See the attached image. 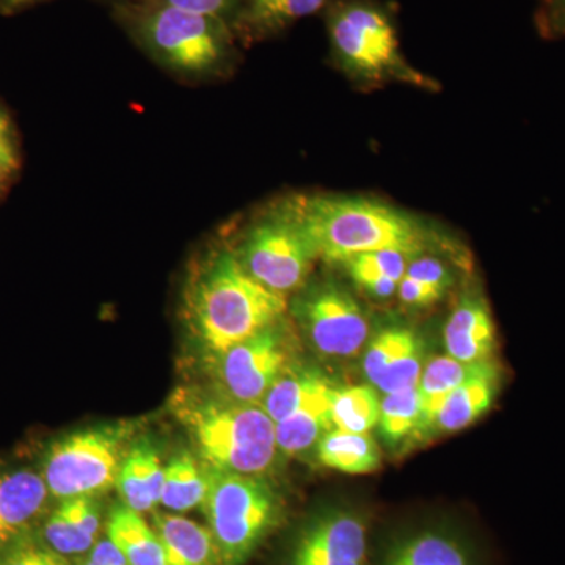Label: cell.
<instances>
[{"label":"cell","instance_id":"1","mask_svg":"<svg viewBox=\"0 0 565 565\" xmlns=\"http://www.w3.org/2000/svg\"><path fill=\"white\" fill-rule=\"evenodd\" d=\"M285 311L286 297L256 281L228 250L204 259L185 294L189 326L214 356L280 322Z\"/></svg>","mask_w":565,"mask_h":565},{"label":"cell","instance_id":"2","mask_svg":"<svg viewBox=\"0 0 565 565\" xmlns=\"http://www.w3.org/2000/svg\"><path fill=\"white\" fill-rule=\"evenodd\" d=\"M115 9L137 46L174 74L203 79L225 73L236 61V35L217 18L152 0L118 2Z\"/></svg>","mask_w":565,"mask_h":565},{"label":"cell","instance_id":"3","mask_svg":"<svg viewBox=\"0 0 565 565\" xmlns=\"http://www.w3.org/2000/svg\"><path fill=\"white\" fill-rule=\"evenodd\" d=\"M300 214L316 256L344 264L364 253L397 250L418 256L422 226L411 215L375 200L355 196H300Z\"/></svg>","mask_w":565,"mask_h":565},{"label":"cell","instance_id":"4","mask_svg":"<svg viewBox=\"0 0 565 565\" xmlns=\"http://www.w3.org/2000/svg\"><path fill=\"white\" fill-rule=\"evenodd\" d=\"M334 61L352 79L363 84L397 81L433 88L429 77L412 68L401 52L388 10L371 0H341L327 14Z\"/></svg>","mask_w":565,"mask_h":565},{"label":"cell","instance_id":"5","mask_svg":"<svg viewBox=\"0 0 565 565\" xmlns=\"http://www.w3.org/2000/svg\"><path fill=\"white\" fill-rule=\"evenodd\" d=\"M200 456L212 470L259 476L275 462V423L256 404L204 401L188 414Z\"/></svg>","mask_w":565,"mask_h":565},{"label":"cell","instance_id":"6","mask_svg":"<svg viewBox=\"0 0 565 565\" xmlns=\"http://www.w3.org/2000/svg\"><path fill=\"white\" fill-rule=\"evenodd\" d=\"M202 505L222 565L244 564L282 515L280 500L262 479L215 470Z\"/></svg>","mask_w":565,"mask_h":565},{"label":"cell","instance_id":"7","mask_svg":"<svg viewBox=\"0 0 565 565\" xmlns=\"http://www.w3.org/2000/svg\"><path fill=\"white\" fill-rule=\"evenodd\" d=\"M244 269L270 291L288 296L307 280L316 256L299 199L275 204L248 226L236 253Z\"/></svg>","mask_w":565,"mask_h":565},{"label":"cell","instance_id":"8","mask_svg":"<svg viewBox=\"0 0 565 565\" xmlns=\"http://www.w3.org/2000/svg\"><path fill=\"white\" fill-rule=\"evenodd\" d=\"M126 440L122 427H96L51 445L41 476L52 497L63 501L107 492L120 473Z\"/></svg>","mask_w":565,"mask_h":565},{"label":"cell","instance_id":"9","mask_svg":"<svg viewBox=\"0 0 565 565\" xmlns=\"http://www.w3.org/2000/svg\"><path fill=\"white\" fill-rule=\"evenodd\" d=\"M296 316L311 343L323 355H355L370 334L360 303L340 286L323 282L297 300Z\"/></svg>","mask_w":565,"mask_h":565},{"label":"cell","instance_id":"10","mask_svg":"<svg viewBox=\"0 0 565 565\" xmlns=\"http://www.w3.org/2000/svg\"><path fill=\"white\" fill-rule=\"evenodd\" d=\"M288 351L278 322L233 345L215 356L223 388L236 403H262L275 382L288 371Z\"/></svg>","mask_w":565,"mask_h":565},{"label":"cell","instance_id":"11","mask_svg":"<svg viewBox=\"0 0 565 565\" xmlns=\"http://www.w3.org/2000/svg\"><path fill=\"white\" fill-rule=\"evenodd\" d=\"M367 530L362 516L344 509L316 515L300 531L291 565H366Z\"/></svg>","mask_w":565,"mask_h":565},{"label":"cell","instance_id":"12","mask_svg":"<svg viewBox=\"0 0 565 565\" xmlns=\"http://www.w3.org/2000/svg\"><path fill=\"white\" fill-rule=\"evenodd\" d=\"M50 489L28 468L0 471V548L29 533L46 509Z\"/></svg>","mask_w":565,"mask_h":565},{"label":"cell","instance_id":"13","mask_svg":"<svg viewBox=\"0 0 565 565\" xmlns=\"http://www.w3.org/2000/svg\"><path fill=\"white\" fill-rule=\"evenodd\" d=\"M500 385L501 371L497 363L490 359L476 363L470 375L446 397L435 416V433H459L478 422L492 407Z\"/></svg>","mask_w":565,"mask_h":565},{"label":"cell","instance_id":"14","mask_svg":"<svg viewBox=\"0 0 565 565\" xmlns=\"http://www.w3.org/2000/svg\"><path fill=\"white\" fill-rule=\"evenodd\" d=\"M445 348L460 363L489 360L497 344V330L482 297L468 294L457 303L445 326Z\"/></svg>","mask_w":565,"mask_h":565},{"label":"cell","instance_id":"15","mask_svg":"<svg viewBox=\"0 0 565 565\" xmlns=\"http://www.w3.org/2000/svg\"><path fill=\"white\" fill-rule=\"evenodd\" d=\"M329 0H243L232 29L237 43L273 39L297 21L318 13Z\"/></svg>","mask_w":565,"mask_h":565},{"label":"cell","instance_id":"16","mask_svg":"<svg viewBox=\"0 0 565 565\" xmlns=\"http://www.w3.org/2000/svg\"><path fill=\"white\" fill-rule=\"evenodd\" d=\"M102 515L93 497L63 500L44 522L41 539L63 556L90 552L98 539Z\"/></svg>","mask_w":565,"mask_h":565},{"label":"cell","instance_id":"17","mask_svg":"<svg viewBox=\"0 0 565 565\" xmlns=\"http://www.w3.org/2000/svg\"><path fill=\"white\" fill-rule=\"evenodd\" d=\"M163 478L166 468L162 467L158 451L150 441L143 440L126 452L115 486L122 503L143 514L161 504Z\"/></svg>","mask_w":565,"mask_h":565},{"label":"cell","instance_id":"18","mask_svg":"<svg viewBox=\"0 0 565 565\" xmlns=\"http://www.w3.org/2000/svg\"><path fill=\"white\" fill-rule=\"evenodd\" d=\"M154 531L166 565H218L217 545L207 527L172 514H154Z\"/></svg>","mask_w":565,"mask_h":565},{"label":"cell","instance_id":"19","mask_svg":"<svg viewBox=\"0 0 565 565\" xmlns=\"http://www.w3.org/2000/svg\"><path fill=\"white\" fill-rule=\"evenodd\" d=\"M107 537L129 565H166L163 548L154 527L128 505H117L107 520Z\"/></svg>","mask_w":565,"mask_h":565},{"label":"cell","instance_id":"20","mask_svg":"<svg viewBox=\"0 0 565 565\" xmlns=\"http://www.w3.org/2000/svg\"><path fill=\"white\" fill-rule=\"evenodd\" d=\"M384 565H473L470 553L455 535L424 530L408 535L390 550Z\"/></svg>","mask_w":565,"mask_h":565},{"label":"cell","instance_id":"21","mask_svg":"<svg viewBox=\"0 0 565 565\" xmlns=\"http://www.w3.org/2000/svg\"><path fill=\"white\" fill-rule=\"evenodd\" d=\"M318 457L323 467L345 475L373 473L381 467V452L370 434L329 430L318 444Z\"/></svg>","mask_w":565,"mask_h":565},{"label":"cell","instance_id":"22","mask_svg":"<svg viewBox=\"0 0 565 565\" xmlns=\"http://www.w3.org/2000/svg\"><path fill=\"white\" fill-rule=\"evenodd\" d=\"M332 392L333 386L321 375L286 371L264 396L262 407L278 423L316 401L326 399Z\"/></svg>","mask_w":565,"mask_h":565},{"label":"cell","instance_id":"23","mask_svg":"<svg viewBox=\"0 0 565 565\" xmlns=\"http://www.w3.org/2000/svg\"><path fill=\"white\" fill-rule=\"evenodd\" d=\"M333 429L332 394L326 399L300 408L288 418L275 423L278 449L286 455H299L319 444Z\"/></svg>","mask_w":565,"mask_h":565},{"label":"cell","instance_id":"24","mask_svg":"<svg viewBox=\"0 0 565 565\" xmlns=\"http://www.w3.org/2000/svg\"><path fill=\"white\" fill-rule=\"evenodd\" d=\"M479 363V362H478ZM476 363H460L452 356H435L424 366L418 390L422 394L419 430L433 429L435 416L457 386L473 371Z\"/></svg>","mask_w":565,"mask_h":565},{"label":"cell","instance_id":"25","mask_svg":"<svg viewBox=\"0 0 565 565\" xmlns=\"http://www.w3.org/2000/svg\"><path fill=\"white\" fill-rule=\"evenodd\" d=\"M381 399L373 385L333 388L332 422L334 429L353 434H370L377 426Z\"/></svg>","mask_w":565,"mask_h":565},{"label":"cell","instance_id":"26","mask_svg":"<svg viewBox=\"0 0 565 565\" xmlns=\"http://www.w3.org/2000/svg\"><path fill=\"white\" fill-rule=\"evenodd\" d=\"M207 476L200 471L191 455L173 457L166 467L161 504L173 512H188L203 504Z\"/></svg>","mask_w":565,"mask_h":565},{"label":"cell","instance_id":"27","mask_svg":"<svg viewBox=\"0 0 565 565\" xmlns=\"http://www.w3.org/2000/svg\"><path fill=\"white\" fill-rule=\"evenodd\" d=\"M422 424V394L418 386L384 394L381 401L379 429L388 444L396 445L419 430Z\"/></svg>","mask_w":565,"mask_h":565},{"label":"cell","instance_id":"28","mask_svg":"<svg viewBox=\"0 0 565 565\" xmlns=\"http://www.w3.org/2000/svg\"><path fill=\"white\" fill-rule=\"evenodd\" d=\"M415 337L414 330L405 327H388L375 334L367 345L363 360L364 375L371 385H375V382L388 370L390 364Z\"/></svg>","mask_w":565,"mask_h":565},{"label":"cell","instance_id":"29","mask_svg":"<svg viewBox=\"0 0 565 565\" xmlns=\"http://www.w3.org/2000/svg\"><path fill=\"white\" fill-rule=\"evenodd\" d=\"M424 370L423 343L418 334L411 341L388 370L375 382L374 388L384 394L404 392L418 386Z\"/></svg>","mask_w":565,"mask_h":565},{"label":"cell","instance_id":"30","mask_svg":"<svg viewBox=\"0 0 565 565\" xmlns=\"http://www.w3.org/2000/svg\"><path fill=\"white\" fill-rule=\"evenodd\" d=\"M0 565H73L66 556L52 550L43 539L29 533L0 548Z\"/></svg>","mask_w":565,"mask_h":565},{"label":"cell","instance_id":"31","mask_svg":"<svg viewBox=\"0 0 565 565\" xmlns=\"http://www.w3.org/2000/svg\"><path fill=\"white\" fill-rule=\"evenodd\" d=\"M414 258L415 256L407 255L404 252L382 250L355 256V258L344 263L343 266L348 269L349 275L375 274L401 281L405 270H407L408 263Z\"/></svg>","mask_w":565,"mask_h":565},{"label":"cell","instance_id":"32","mask_svg":"<svg viewBox=\"0 0 565 565\" xmlns=\"http://www.w3.org/2000/svg\"><path fill=\"white\" fill-rule=\"evenodd\" d=\"M405 275L424 282V285L433 286V288L444 294L452 285V275L448 267L440 259L430 258V256H415L408 263Z\"/></svg>","mask_w":565,"mask_h":565},{"label":"cell","instance_id":"33","mask_svg":"<svg viewBox=\"0 0 565 565\" xmlns=\"http://www.w3.org/2000/svg\"><path fill=\"white\" fill-rule=\"evenodd\" d=\"M152 2L166 3L177 9L193 11V13L206 14L217 18L232 25L243 0H152Z\"/></svg>","mask_w":565,"mask_h":565},{"label":"cell","instance_id":"34","mask_svg":"<svg viewBox=\"0 0 565 565\" xmlns=\"http://www.w3.org/2000/svg\"><path fill=\"white\" fill-rule=\"evenodd\" d=\"M397 297L408 307H429V305L438 302L444 297V292L404 275L397 286Z\"/></svg>","mask_w":565,"mask_h":565},{"label":"cell","instance_id":"35","mask_svg":"<svg viewBox=\"0 0 565 565\" xmlns=\"http://www.w3.org/2000/svg\"><path fill=\"white\" fill-rule=\"evenodd\" d=\"M20 166L17 147H14L13 134L9 118L0 109V182L9 178Z\"/></svg>","mask_w":565,"mask_h":565},{"label":"cell","instance_id":"36","mask_svg":"<svg viewBox=\"0 0 565 565\" xmlns=\"http://www.w3.org/2000/svg\"><path fill=\"white\" fill-rule=\"evenodd\" d=\"M352 278L360 288L375 299H390V297L396 296L397 286H399V281L375 274H356L352 275Z\"/></svg>","mask_w":565,"mask_h":565},{"label":"cell","instance_id":"37","mask_svg":"<svg viewBox=\"0 0 565 565\" xmlns=\"http://www.w3.org/2000/svg\"><path fill=\"white\" fill-rule=\"evenodd\" d=\"M542 20L550 32L565 35V0H542Z\"/></svg>","mask_w":565,"mask_h":565},{"label":"cell","instance_id":"38","mask_svg":"<svg viewBox=\"0 0 565 565\" xmlns=\"http://www.w3.org/2000/svg\"><path fill=\"white\" fill-rule=\"evenodd\" d=\"M88 559L96 565H129L120 550L111 544L109 539L96 542L95 546L90 550Z\"/></svg>","mask_w":565,"mask_h":565},{"label":"cell","instance_id":"39","mask_svg":"<svg viewBox=\"0 0 565 565\" xmlns=\"http://www.w3.org/2000/svg\"><path fill=\"white\" fill-rule=\"evenodd\" d=\"M35 2H40V0H0V6L7 10H17Z\"/></svg>","mask_w":565,"mask_h":565},{"label":"cell","instance_id":"40","mask_svg":"<svg viewBox=\"0 0 565 565\" xmlns=\"http://www.w3.org/2000/svg\"><path fill=\"white\" fill-rule=\"evenodd\" d=\"M76 565H96L95 563H92L88 557H81V559H77Z\"/></svg>","mask_w":565,"mask_h":565},{"label":"cell","instance_id":"41","mask_svg":"<svg viewBox=\"0 0 565 565\" xmlns=\"http://www.w3.org/2000/svg\"><path fill=\"white\" fill-rule=\"evenodd\" d=\"M118 2H129V0H118Z\"/></svg>","mask_w":565,"mask_h":565}]
</instances>
